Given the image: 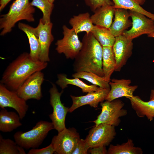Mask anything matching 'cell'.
<instances>
[{
	"mask_svg": "<svg viewBox=\"0 0 154 154\" xmlns=\"http://www.w3.org/2000/svg\"><path fill=\"white\" fill-rule=\"evenodd\" d=\"M47 65V62L33 60L29 53L23 52L8 66L3 74L1 83L9 89L16 91L30 76L41 71Z\"/></svg>",
	"mask_w": 154,
	"mask_h": 154,
	"instance_id": "obj_1",
	"label": "cell"
},
{
	"mask_svg": "<svg viewBox=\"0 0 154 154\" xmlns=\"http://www.w3.org/2000/svg\"><path fill=\"white\" fill-rule=\"evenodd\" d=\"M110 88H101L96 91L88 93L86 95L83 96L70 95L72 103L69 108V112H72L78 108L86 105H89L94 108H96L99 103L105 100Z\"/></svg>",
	"mask_w": 154,
	"mask_h": 154,
	"instance_id": "obj_14",
	"label": "cell"
},
{
	"mask_svg": "<svg viewBox=\"0 0 154 154\" xmlns=\"http://www.w3.org/2000/svg\"><path fill=\"white\" fill-rule=\"evenodd\" d=\"M114 19L109 29L116 37L122 35L124 32L132 25V21L129 19V11L122 8L116 9Z\"/></svg>",
	"mask_w": 154,
	"mask_h": 154,
	"instance_id": "obj_17",
	"label": "cell"
},
{
	"mask_svg": "<svg viewBox=\"0 0 154 154\" xmlns=\"http://www.w3.org/2000/svg\"><path fill=\"white\" fill-rule=\"evenodd\" d=\"M100 105L102 107L101 112L93 121L95 125L105 123L117 126L121 121L120 117L125 116L127 113V110L123 108L124 103L120 100H106L100 102Z\"/></svg>",
	"mask_w": 154,
	"mask_h": 154,
	"instance_id": "obj_5",
	"label": "cell"
},
{
	"mask_svg": "<svg viewBox=\"0 0 154 154\" xmlns=\"http://www.w3.org/2000/svg\"><path fill=\"white\" fill-rule=\"evenodd\" d=\"M74 78L84 79L94 85L103 88H110L109 82L106 81L103 77H100L96 74L86 71L75 72L72 75Z\"/></svg>",
	"mask_w": 154,
	"mask_h": 154,
	"instance_id": "obj_28",
	"label": "cell"
},
{
	"mask_svg": "<svg viewBox=\"0 0 154 154\" xmlns=\"http://www.w3.org/2000/svg\"><path fill=\"white\" fill-rule=\"evenodd\" d=\"M18 27L19 29L25 33L28 37L30 47L29 54L31 58L33 60H39L40 47L36 27L34 28L21 22L19 23Z\"/></svg>",
	"mask_w": 154,
	"mask_h": 154,
	"instance_id": "obj_18",
	"label": "cell"
},
{
	"mask_svg": "<svg viewBox=\"0 0 154 154\" xmlns=\"http://www.w3.org/2000/svg\"><path fill=\"white\" fill-rule=\"evenodd\" d=\"M132 108L140 117H146L150 121L154 119V100L148 102L143 100L138 96H133L128 98Z\"/></svg>",
	"mask_w": 154,
	"mask_h": 154,
	"instance_id": "obj_19",
	"label": "cell"
},
{
	"mask_svg": "<svg viewBox=\"0 0 154 154\" xmlns=\"http://www.w3.org/2000/svg\"><path fill=\"white\" fill-rule=\"evenodd\" d=\"M48 1L51 3H53L55 0H48Z\"/></svg>",
	"mask_w": 154,
	"mask_h": 154,
	"instance_id": "obj_38",
	"label": "cell"
},
{
	"mask_svg": "<svg viewBox=\"0 0 154 154\" xmlns=\"http://www.w3.org/2000/svg\"><path fill=\"white\" fill-rule=\"evenodd\" d=\"M89 152L91 154H106L107 150L105 146H99L90 148Z\"/></svg>",
	"mask_w": 154,
	"mask_h": 154,
	"instance_id": "obj_34",
	"label": "cell"
},
{
	"mask_svg": "<svg viewBox=\"0 0 154 154\" xmlns=\"http://www.w3.org/2000/svg\"><path fill=\"white\" fill-rule=\"evenodd\" d=\"M91 32L102 47L113 46L115 37L109 29L94 25Z\"/></svg>",
	"mask_w": 154,
	"mask_h": 154,
	"instance_id": "obj_26",
	"label": "cell"
},
{
	"mask_svg": "<svg viewBox=\"0 0 154 154\" xmlns=\"http://www.w3.org/2000/svg\"><path fill=\"white\" fill-rule=\"evenodd\" d=\"M35 9L29 0H15L10 5L8 12L1 15V36L10 32L16 23L22 20L31 22L35 21Z\"/></svg>",
	"mask_w": 154,
	"mask_h": 154,
	"instance_id": "obj_3",
	"label": "cell"
},
{
	"mask_svg": "<svg viewBox=\"0 0 154 154\" xmlns=\"http://www.w3.org/2000/svg\"><path fill=\"white\" fill-rule=\"evenodd\" d=\"M24 149L15 141L5 139L0 135V154H25Z\"/></svg>",
	"mask_w": 154,
	"mask_h": 154,
	"instance_id": "obj_29",
	"label": "cell"
},
{
	"mask_svg": "<svg viewBox=\"0 0 154 154\" xmlns=\"http://www.w3.org/2000/svg\"><path fill=\"white\" fill-rule=\"evenodd\" d=\"M86 4L92 11L94 12L97 9L105 5H114L111 0H84Z\"/></svg>",
	"mask_w": 154,
	"mask_h": 154,
	"instance_id": "obj_31",
	"label": "cell"
},
{
	"mask_svg": "<svg viewBox=\"0 0 154 154\" xmlns=\"http://www.w3.org/2000/svg\"><path fill=\"white\" fill-rule=\"evenodd\" d=\"M112 47L116 61L115 71L119 72L132 54V40L122 35L116 37Z\"/></svg>",
	"mask_w": 154,
	"mask_h": 154,
	"instance_id": "obj_13",
	"label": "cell"
},
{
	"mask_svg": "<svg viewBox=\"0 0 154 154\" xmlns=\"http://www.w3.org/2000/svg\"><path fill=\"white\" fill-rule=\"evenodd\" d=\"M90 148L85 139H80L72 154H86Z\"/></svg>",
	"mask_w": 154,
	"mask_h": 154,
	"instance_id": "obj_32",
	"label": "cell"
},
{
	"mask_svg": "<svg viewBox=\"0 0 154 154\" xmlns=\"http://www.w3.org/2000/svg\"><path fill=\"white\" fill-rule=\"evenodd\" d=\"M62 29L63 37L56 42V50L58 53L64 54L67 59H74L81 49L82 42L72 28L64 25Z\"/></svg>",
	"mask_w": 154,
	"mask_h": 154,
	"instance_id": "obj_6",
	"label": "cell"
},
{
	"mask_svg": "<svg viewBox=\"0 0 154 154\" xmlns=\"http://www.w3.org/2000/svg\"><path fill=\"white\" fill-rule=\"evenodd\" d=\"M55 151L52 144L45 147L37 149H31L28 152V154H52Z\"/></svg>",
	"mask_w": 154,
	"mask_h": 154,
	"instance_id": "obj_33",
	"label": "cell"
},
{
	"mask_svg": "<svg viewBox=\"0 0 154 154\" xmlns=\"http://www.w3.org/2000/svg\"><path fill=\"white\" fill-rule=\"evenodd\" d=\"M148 37H150L154 38V32L153 33L147 35Z\"/></svg>",
	"mask_w": 154,
	"mask_h": 154,
	"instance_id": "obj_37",
	"label": "cell"
},
{
	"mask_svg": "<svg viewBox=\"0 0 154 154\" xmlns=\"http://www.w3.org/2000/svg\"><path fill=\"white\" fill-rule=\"evenodd\" d=\"M80 139L75 128H66L53 137L51 143L56 154H72Z\"/></svg>",
	"mask_w": 154,
	"mask_h": 154,
	"instance_id": "obj_8",
	"label": "cell"
},
{
	"mask_svg": "<svg viewBox=\"0 0 154 154\" xmlns=\"http://www.w3.org/2000/svg\"><path fill=\"white\" fill-rule=\"evenodd\" d=\"M58 80L56 83L63 90L67 87L68 85H72L80 88L83 93H89L96 91L101 88L97 86L92 85H88L79 79L78 78L69 79L67 75L64 74H60L57 75Z\"/></svg>",
	"mask_w": 154,
	"mask_h": 154,
	"instance_id": "obj_24",
	"label": "cell"
},
{
	"mask_svg": "<svg viewBox=\"0 0 154 154\" xmlns=\"http://www.w3.org/2000/svg\"><path fill=\"white\" fill-rule=\"evenodd\" d=\"M116 9L113 5H105L97 9L90 16L93 24L109 29L112 23Z\"/></svg>",
	"mask_w": 154,
	"mask_h": 154,
	"instance_id": "obj_20",
	"label": "cell"
},
{
	"mask_svg": "<svg viewBox=\"0 0 154 154\" xmlns=\"http://www.w3.org/2000/svg\"><path fill=\"white\" fill-rule=\"evenodd\" d=\"M150 100H154V89L151 90V91Z\"/></svg>",
	"mask_w": 154,
	"mask_h": 154,
	"instance_id": "obj_36",
	"label": "cell"
},
{
	"mask_svg": "<svg viewBox=\"0 0 154 154\" xmlns=\"http://www.w3.org/2000/svg\"><path fill=\"white\" fill-rule=\"evenodd\" d=\"M30 3L31 5L36 7L42 11V17L41 19L44 24L51 22L50 17L54 8L53 3L48 0H32Z\"/></svg>",
	"mask_w": 154,
	"mask_h": 154,
	"instance_id": "obj_30",
	"label": "cell"
},
{
	"mask_svg": "<svg viewBox=\"0 0 154 154\" xmlns=\"http://www.w3.org/2000/svg\"><path fill=\"white\" fill-rule=\"evenodd\" d=\"M116 134L115 127L101 123L95 125L90 130L85 140L90 148L106 147L110 144Z\"/></svg>",
	"mask_w": 154,
	"mask_h": 154,
	"instance_id": "obj_9",
	"label": "cell"
},
{
	"mask_svg": "<svg viewBox=\"0 0 154 154\" xmlns=\"http://www.w3.org/2000/svg\"><path fill=\"white\" fill-rule=\"evenodd\" d=\"M20 118L18 114L8 111L5 108L0 111V131L3 132H11L21 126Z\"/></svg>",
	"mask_w": 154,
	"mask_h": 154,
	"instance_id": "obj_21",
	"label": "cell"
},
{
	"mask_svg": "<svg viewBox=\"0 0 154 154\" xmlns=\"http://www.w3.org/2000/svg\"><path fill=\"white\" fill-rule=\"evenodd\" d=\"M88 12L74 15L69 21L72 28L77 34L82 32L88 34L92 31L94 25Z\"/></svg>",
	"mask_w": 154,
	"mask_h": 154,
	"instance_id": "obj_22",
	"label": "cell"
},
{
	"mask_svg": "<svg viewBox=\"0 0 154 154\" xmlns=\"http://www.w3.org/2000/svg\"><path fill=\"white\" fill-rule=\"evenodd\" d=\"M52 25L51 22L44 24L40 19L38 25L36 27L40 47L39 60L42 62H47L50 60L49 56V48L54 40L52 33Z\"/></svg>",
	"mask_w": 154,
	"mask_h": 154,
	"instance_id": "obj_16",
	"label": "cell"
},
{
	"mask_svg": "<svg viewBox=\"0 0 154 154\" xmlns=\"http://www.w3.org/2000/svg\"><path fill=\"white\" fill-rule=\"evenodd\" d=\"M82 42L81 49L74 59V71L91 72L103 77L102 46L91 32L86 33Z\"/></svg>",
	"mask_w": 154,
	"mask_h": 154,
	"instance_id": "obj_2",
	"label": "cell"
},
{
	"mask_svg": "<svg viewBox=\"0 0 154 154\" xmlns=\"http://www.w3.org/2000/svg\"><path fill=\"white\" fill-rule=\"evenodd\" d=\"M141 148L134 146L133 141L128 139L127 141L121 145L111 144L107 150V154H142Z\"/></svg>",
	"mask_w": 154,
	"mask_h": 154,
	"instance_id": "obj_27",
	"label": "cell"
},
{
	"mask_svg": "<svg viewBox=\"0 0 154 154\" xmlns=\"http://www.w3.org/2000/svg\"><path fill=\"white\" fill-rule=\"evenodd\" d=\"M0 107L11 108L17 112L21 120L25 116L29 106L26 101L20 97L16 91L11 90L3 84H0Z\"/></svg>",
	"mask_w": 154,
	"mask_h": 154,
	"instance_id": "obj_12",
	"label": "cell"
},
{
	"mask_svg": "<svg viewBox=\"0 0 154 154\" xmlns=\"http://www.w3.org/2000/svg\"><path fill=\"white\" fill-rule=\"evenodd\" d=\"M129 12L132 19V27L129 30L125 31L123 35L133 40L143 34L148 35L154 32V20L140 13Z\"/></svg>",
	"mask_w": 154,
	"mask_h": 154,
	"instance_id": "obj_10",
	"label": "cell"
},
{
	"mask_svg": "<svg viewBox=\"0 0 154 154\" xmlns=\"http://www.w3.org/2000/svg\"><path fill=\"white\" fill-rule=\"evenodd\" d=\"M44 80V75L41 71L35 72L16 91L17 94L26 101L32 99L40 100L42 97L41 86Z\"/></svg>",
	"mask_w": 154,
	"mask_h": 154,
	"instance_id": "obj_11",
	"label": "cell"
},
{
	"mask_svg": "<svg viewBox=\"0 0 154 154\" xmlns=\"http://www.w3.org/2000/svg\"><path fill=\"white\" fill-rule=\"evenodd\" d=\"M102 48L103 78L106 81L109 82L111 76L115 70L116 61L112 46L102 47Z\"/></svg>",
	"mask_w": 154,
	"mask_h": 154,
	"instance_id": "obj_23",
	"label": "cell"
},
{
	"mask_svg": "<svg viewBox=\"0 0 154 154\" xmlns=\"http://www.w3.org/2000/svg\"><path fill=\"white\" fill-rule=\"evenodd\" d=\"M52 86L49 91L50 94V104L53 108L52 113L49 115L54 129L59 132L66 128L65 120L69 108L65 107L62 103L60 97L63 92H59L55 85L52 84Z\"/></svg>",
	"mask_w": 154,
	"mask_h": 154,
	"instance_id": "obj_7",
	"label": "cell"
},
{
	"mask_svg": "<svg viewBox=\"0 0 154 154\" xmlns=\"http://www.w3.org/2000/svg\"><path fill=\"white\" fill-rule=\"evenodd\" d=\"M130 79H113L109 82L110 90L105 100L111 101L122 97L127 98L133 96V93L138 88L131 86Z\"/></svg>",
	"mask_w": 154,
	"mask_h": 154,
	"instance_id": "obj_15",
	"label": "cell"
},
{
	"mask_svg": "<svg viewBox=\"0 0 154 154\" xmlns=\"http://www.w3.org/2000/svg\"><path fill=\"white\" fill-rule=\"evenodd\" d=\"M11 0H0V11H2Z\"/></svg>",
	"mask_w": 154,
	"mask_h": 154,
	"instance_id": "obj_35",
	"label": "cell"
},
{
	"mask_svg": "<svg viewBox=\"0 0 154 154\" xmlns=\"http://www.w3.org/2000/svg\"><path fill=\"white\" fill-rule=\"evenodd\" d=\"M53 129L52 122L40 120L28 131L16 132L14 138L17 144L24 149L37 148L42 144L49 132Z\"/></svg>",
	"mask_w": 154,
	"mask_h": 154,
	"instance_id": "obj_4",
	"label": "cell"
},
{
	"mask_svg": "<svg viewBox=\"0 0 154 154\" xmlns=\"http://www.w3.org/2000/svg\"><path fill=\"white\" fill-rule=\"evenodd\" d=\"M115 9L122 8L142 14L154 20V14L149 12L143 8V5L146 0H112Z\"/></svg>",
	"mask_w": 154,
	"mask_h": 154,
	"instance_id": "obj_25",
	"label": "cell"
}]
</instances>
